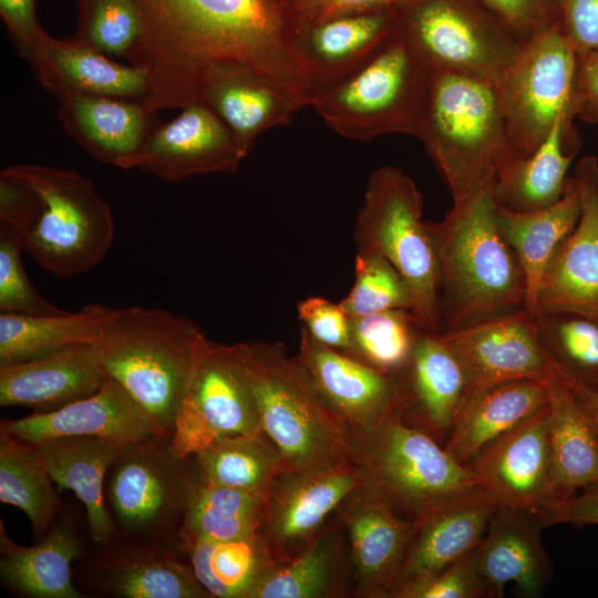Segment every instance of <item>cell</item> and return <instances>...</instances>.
Listing matches in <instances>:
<instances>
[{
    "label": "cell",
    "instance_id": "6da1fadb",
    "mask_svg": "<svg viewBox=\"0 0 598 598\" xmlns=\"http://www.w3.org/2000/svg\"><path fill=\"white\" fill-rule=\"evenodd\" d=\"M142 32L125 59L147 74L148 113L197 103L213 64L239 63L285 89L303 107L315 93L298 49L303 21L290 0H137Z\"/></svg>",
    "mask_w": 598,
    "mask_h": 598
},
{
    "label": "cell",
    "instance_id": "7a4b0ae2",
    "mask_svg": "<svg viewBox=\"0 0 598 598\" xmlns=\"http://www.w3.org/2000/svg\"><path fill=\"white\" fill-rule=\"evenodd\" d=\"M0 223L59 278L93 268L114 238L112 212L93 183L78 171L43 165L17 164L0 172Z\"/></svg>",
    "mask_w": 598,
    "mask_h": 598
},
{
    "label": "cell",
    "instance_id": "3957f363",
    "mask_svg": "<svg viewBox=\"0 0 598 598\" xmlns=\"http://www.w3.org/2000/svg\"><path fill=\"white\" fill-rule=\"evenodd\" d=\"M209 341L187 317L132 306L116 309L92 344L105 374L135 401L153 432L171 439Z\"/></svg>",
    "mask_w": 598,
    "mask_h": 598
},
{
    "label": "cell",
    "instance_id": "277c9868",
    "mask_svg": "<svg viewBox=\"0 0 598 598\" xmlns=\"http://www.w3.org/2000/svg\"><path fill=\"white\" fill-rule=\"evenodd\" d=\"M493 186L427 223L439 271V332L525 308L526 281L496 223Z\"/></svg>",
    "mask_w": 598,
    "mask_h": 598
},
{
    "label": "cell",
    "instance_id": "5b68a950",
    "mask_svg": "<svg viewBox=\"0 0 598 598\" xmlns=\"http://www.w3.org/2000/svg\"><path fill=\"white\" fill-rule=\"evenodd\" d=\"M416 137L440 171L452 206L493 186L515 158L495 82L451 71L432 70Z\"/></svg>",
    "mask_w": 598,
    "mask_h": 598
},
{
    "label": "cell",
    "instance_id": "8992f818",
    "mask_svg": "<svg viewBox=\"0 0 598 598\" xmlns=\"http://www.w3.org/2000/svg\"><path fill=\"white\" fill-rule=\"evenodd\" d=\"M260 427L287 470L319 471L350 461L349 430L281 342H240Z\"/></svg>",
    "mask_w": 598,
    "mask_h": 598
},
{
    "label": "cell",
    "instance_id": "52a82bcc",
    "mask_svg": "<svg viewBox=\"0 0 598 598\" xmlns=\"http://www.w3.org/2000/svg\"><path fill=\"white\" fill-rule=\"evenodd\" d=\"M432 69L398 34L342 76L318 86L311 105L337 134L354 141L417 135Z\"/></svg>",
    "mask_w": 598,
    "mask_h": 598
},
{
    "label": "cell",
    "instance_id": "ba28073f",
    "mask_svg": "<svg viewBox=\"0 0 598 598\" xmlns=\"http://www.w3.org/2000/svg\"><path fill=\"white\" fill-rule=\"evenodd\" d=\"M349 458L400 515L412 520H422L476 485L468 467L443 443L398 412L370 431H349Z\"/></svg>",
    "mask_w": 598,
    "mask_h": 598
},
{
    "label": "cell",
    "instance_id": "9c48e42d",
    "mask_svg": "<svg viewBox=\"0 0 598 598\" xmlns=\"http://www.w3.org/2000/svg\"><path fill=\"white\" fill-rule=\"evenodd\" d=\"M423 197L402 169L382 166L369 177L359 212L354 240L358 251L383 256L405 280L419 327L439 332L437 259Z\"/></svg>",
    "mask_w": 598,
    "mask_h": 598
},
{
    "label": "cell",
    "instance_id": "30bf717a",
    "mask_svg": "<svg viewBox=\"0 0 598 598\" xmlns=\"http://www.w3.org/2000/svg\"><path fill=\"white\" fill-rule=\"evenodd\" d=\"M197 481L192 456L175 455L169 437L152 434L126 444L105 481V501L118 536L176 547Z\"/></svg>",
    "mask_w": 598,
    "mask_h": 598
},
{
    "label": "cell",
    "instance_id": "8fae6325",
    "mask_svg": "<svg viewBox=\"0 0 598 598\" xmlns=\"http://www.w3.org/2000/svg\"><path fill=\"white\" fill-rule=\"evenodd\" d=\"M398 31L432 69L496 82L523 42L481 0H408Z\"/></svg>",
    "mask_w": 598,
    "mask_h": 598
},
{
    "label": "cell",
    "instance_id": "7c38bea8",
    "mask_svg": "<svg viewBox=\"0 0 598 598\" xmlns=\"http://www.w3.org/2000/svg\"><path fill=\"white\" fill-rule=\"evenodd\" d=\"M576 66V53L559 22L524 42L495 82L515 158L530 155L558 117L574 112Z\"/></svg>",
    "mask_w": 598,
    "mask_h": 598
},
{
    "label": "cell",
    "instance_id": "4fadbf2b",
    "mask_svg": "<svg viewBox=\"0 0 598 598\" xmlns=\"http://www.w3.org/2000/svg\"><path fill=\"white\" fill-rule=\"evenodd\" d=\"M260 430L239 343L209 341L178 411L172 451L190 457L218 440Z\"/></svg>",
    "mask_w": 598,
    "mask_h": 598
},
{
    "label": "cell",
    "instance_id": "5bb4252c",
    "mask_svg": "<svg viewBox=\"0 0 598 598\" xmlns=\"http://www.w3.org/2000/svg\"><path fill=\"white\" fill-rule=\"evenodd\" d=\"M440 334L464 369L467 394L511 380L561 378L525 308Z\"/></svg>",
    "mask_w": 598,
    "mask_h": 598
},
{
    "label": "cell",
    "instance_id": "9a60e30c",
    "mask_svg": "<svg viewBox=\"0 0 598 598\" xmlns=\"http://www.w3.org/2000/svg\"><path fill=\"white\" fill-rule=\"evenodd\" d=\"M365 480L352 461L319 471L286 470L267 493L258 532L279 559L288 558L327 525Z\"/></svg>",
    "mask_w": 598,
    "mask_h": 598
},
{
    "label": "cell",
    "instance_id": "2e32d148",
    "mask_svg": "<svg viewBox=\"0 0 598 598\" xmlns=\"http://www.w3.org/2000/svg\"><path fill=\"white\" fill-rule=\"evenodd\" d=\"M337 516L349 544L355 596L389 598L420 520L400 515L367 480Z\"/></svg>",
    "mask_w": 598,
    "mask_h": 598
},
{
    "label": "cell",
    "instance_id": "e0dca14e",
    "mask_svg": "<svg viewBox=\"0 0 598 598\" xmlns=\"http://www.w3.org/2000/svg\"><path fill=\"white\" fill-rule=\"evenodd\" d=\"M547 426L548 404L484 446L465 464L475 484L499 505L528 509L543 518L558 499L551 487Z\"/></svg>",
    "mask_w": 598,
    "mask_h": 598
},
{
    "label": "cell",
    "instance_id": "ac0fdd59",
    "mask_svg": "<svg viewBox=\"0 0 598 598\" xmlns=\"http://www.w3.org/2000/svg\"><path fill=\"white\" fill-rule=\"evenodd\" d=\"M573 176L580 216L544 272L533 318L551 312L598 318V158H580Z\"/></svg>",
    "mask_w": 598,
    "mask_h": 598
},
{
    "label": "cell",
    "instance_id": "d6986e66",
    "mask_svg": "<svg viewBox=\"0 0 598 598\" xmlns=\"http://www.w3.org/2000/svg\"><path fill=\"white\" fill-rule=\"evenodd\" d=\"M296 358L326 404L349 431H370L396 412V375L322 344L302 326Z\"/></svg>",
    "mask_w": 598,
    "mask_h": 598
},
{
    "label": "cell",
    "instance_id": "ffe728a7",
    "mask_svg": "<svg viewBox=\"0 0 598 598\" xmlns=\"http://www.w3.org/2000/svg\"><path fill=\"white\" fill-rule=\"evenodd\" d=\"M248 155L227 125L205 104L193 103L171 122L155 126L137 167L166 182L237 171Z\"/></svg>",
    "mask_w": 598,
    "mask_h": 598
},
{
    "label": "cell",
    "instance_id": "44dd1931",
    "mask_svg": "<svg viewBox=\"0 0 598 598\" xmlns=\"http://www.w3.org/2000/svg\"><path fill=\"white\" fill-rule=\"evenodd\" d=\"M396 412L445 442L468 392L464 369L440 332L421 329L411 357L396 374Z\"/></svg>",
    "mask_w": 598,
    "mask_h": 598
},
{
    "label": "cell",
    "instance_id": "7402d4cb",
    "mask_svg": "<svg viewBox=\"0 0 598 598\" xmlns=\"http://www.w3.org/2000/svg\"><path fill=\"white\" fill-rule=\"evenodd\" d=\"M0 430L33 445L81 436L130 444L155 434L135 401L107 375L92 395L54 411L2 420Z\"/></svg>",
    "mask_w": 598,
    "mask_h": 598
},
{
    "label": "cell",
    "instance_id": "603a6c76",
    "mask_svg": "<svg viewBox=\"0 0 598 598\" xmlns=\"http://www.w3.org/2000/svg\"><path fill=\"white\" fill-rule=\"evenodd\" d=\"M197 103L209 107L249 153L264 132L288 124L303 106L275 81L239 63L208 68Z\"/></svg>",
    "mask_w": 598,
    "mask_h": 598
},
{
    "label": "cell",
    "instance_id": "cb8c5ba5",
    "mask_svg": "<svg viewBox=\"0 0 598 598\" xmlns=\"http://www.w3.org/2000/svg\"><path fill=\"white\" fill-rule=\"evenodd\" d=\"M498 506L492 495L474 485L420 520L389 598L476 548Z\"/></svg>",
    "mask_w": 598,
    "mask_h": 598
},
{
    "label": "cell",
    "instance_id": "d4e9b609",
    "mask_svg": "<svg viewBox=\"0 0 598 598\" xmlns=\"http://www.w3.org/2000/svg\"><path fill=\"white\" fill-rule=\"evenodd\" d=\"M543 518L535 512L499 505L476 547V561L493 597L513 582L525 597H538L551 565L542 543Z\"/></svg>",
    "mask_w": 598,
    "mask_h": 598
},
{
    "label": "cell",
    "instance_id": "484cf974",
    "mask_svg": "<svg viewBox=\"0 0 598 598\" xmlns=\"http://www.w3.org/2000/svg\"><path fill=\"white\" fill-rule=\"evenodd\" d=\"M64 131L91 156L109 165L137 167L155 114L137 101L74 94L59 100Z\"/></svg>",
    "mask_w": 598,
    "mask_h": 598
},
{
    "label": "cell",
    "instance_id": "4316f807",
    "mask_svg": "<svg viewBox=\"0 0 598 598\" xmlns=\"http://www.w3.org/2000/svg\"><path fill=\"white\" fill-rule=\"evenodd\" d=\"M106 374L93 344L83 343L33 361L0 368V406L50 412L87 398Z\"/></svg>",
    "mask_w": 598,
    "mask_h": 598
},
{
    "label": "cell",
    "instance_id": "83f0119b",
    "mask_svg": "<svg viewBox=\"0 0 598 598\" xmlns=\"http://www.w3.org/2000/svg\"><path fill=\"white\" fill-rule=\"evenodd\" d=\"M91 565L89 578L103 594L120 598H209L176 547L133 542Z\"/></svg>",
    "mask_w": 598,
    "mask_h": 598
},
{
    "label": "cell",
    "instance_id": "f1b7e54d",
    "mask_svg": "<svg viewBox=\"0 0 598 598\" xmlns=\"http://www.w3.org/2000/svg\"><path fill=\"white\" fill-rule=\"evenodd\" d=\"M125 445L93 436L64 437L35 445L54 484L72 491L84 505L91 538L102 546L120 538L106 505L105 481Z\"/></svg>",
    "mask_w": 598,
    "mask_h": 598
},
{
    "label": "cell",
    "instance_id": "f546056e",
    "mask_svg": "<svg viewBox=\"0 0 598 598\" xmlns=\"http://www.w3.org/2000/svg\"><path fill=\"white\" fill-rule=\"evenodd\" d=\"M30 64L39 82L58 101L74 94H92L143 103L148 92L143 69L118 64L73 39L62 41L48 35Z\"/></svg>",
    "mask_w": 598,
    "mask_h": 598
},
{
    "label": "cell",
    "instance_id": "4dcf8cb0",
    "mask_svg": "<svg viewBox=\"0 0 598 598\" xmlns=\"http://www.w3.org/2000/svg\"><path fill=\"white\" fill-rule=\"evenodd\" d=\"M548 382L517 379L467 394L445 442V450L466 464L488 443L529 419L549 401Z\"/></svg>",
    "mask_w": 598,
    "mask_h": 598
},
{
    "label": "cell",
    "instance_id": "1f68e13d",
    "mask_svg": "<svg viewBox=\"0 0 598 598\" xmlns=\"http://www.w3.org/2000/svg\"><path fill=\"white\" fill-rule=\"evenodd\" d=\"M575 114L560 115L542 144L528 156L514 158L497 174L492 193L501 208L528 213L563 197L567 171L576 156Z\"/></svg>",
    "mask_w": 598,
    "mask_h": 598
},
{
    "label": "cell",
    "instance_id": "d6a6232c",
    "mask_svg": "<svg viewBox=\"0 0 598 598\" xmlns=\"http://www.w3.org/2000/svg\"><path fill=\"white\" fill-rule=\"evenodd\" d=\"M394 10L333 17L303 24L298 49L315 90L355 68L398 34Z\"/></svg>",
    "mask_w": 598,
    "mask_h": 598
},
{
    "label": "cell",
    "instance_id": "836d02e7",
    "mask_svg": "<svg viewBox=\"0 0 598 598\" xmlns=\"http://www.w3.org/2000/svg\"><path fill=\"white\" fill-rule=\"evenodd\" d=\"M548 446L555 496L570 497L598 484V434L563 378L548 382Z\"/></svg>",
    "mask_w": 598,
    "mask_h": 598
},
{
    "label": "cell",
    "instance_id": "e575fe53",
    "mask_svg": "<svg viewBox=\"0 0 598 598\" xmlns=\"http://www.w3.org/2000/svg\"><path fill=\"white\" fill-rule=\"evenodd\" d=\"M81 543L66 523L54 525L33 546H20L0 523L1 584L29 598H83L72 582L71 565Z\"/></svg>",
    "mask_w": 598,
    "mask_h": 598
},
{
    "label": "cell",
    "instance_id": "d590c367",
    "mask_svg": "<svg viewBox=\"0 0 598 598\" xmlns=\"http://www.w3.org/2000/svg\"><path fill=\"white\" fill-rule=\"evenodd\" d=\"M580 216V195L574 176H568L563 197L534 212L515 213L497 206L496 223L513 249L526 281L525 309L533 317L544 272Z\"/></svg>",
    "mask_w": 598,
    "mask_h": 598
},
{
    "label": "cell",
    "instance_id": "8d00e7d4",
    "mask_svg": "<svg viewBox=\"0 0 598 598\" xmlns=\"http://www.w3.org/2000/svg\"><path fill=\"white\" fill-rule=\"evenodd\" d=\"M115 308L91 303L60 315L0 312V368L41 359L76 344L94 343Z\"/></svg>",
    "mask_w": 598,
    "mask_h": 598
},
{
    "label": "cell",
    "instance_id": "74e56055",
    "mask_svg": "<svg viewBox=\"0 0 598 598\" xmlns=\"http://www.w3.org/2000/svg\"><path fill=\"white\" fill-rule=\"evenodd\" d=\"M344 530L338 516L288 558L278 559L249 598H333L344 594Z\"/></svg>",
    "mask_w": 598,
    "mask_h": 598
},
{
    "label": "cell",
    "instance_id": "f35d334b",
    "mask_svg": "<svg viewBox=\"0 0 598 598\" xmlns=\"http://www.w3.org/2000/svg\"><path fill=\"white\" fill-rule=\"evenodd\" d=\"M176 548L214 598H249L279 559L259 532L226 542H183Z\"/></svg>",
    "mask_w": 598,
    "mask_h": 598
},
{
    "label": "cell",
    "instance_id": "ab89813d",
    "mask_svg": "<svg viewBox=\"0 0 598 598\" xmlns=\"http://www.w3.org/2000/svg\"><path fill=\"white\" fill-rule=\"evenodd\" d=\"M192 458L199 481L262 495L287 470L262 430L218 440Z\"/></svg>",
    "mask_w": 598,
    "mask_h": 598
},
{
    "label": "cell",
    "instance_id": "60d3db41",
    "mask_svg": "<svg viewBox=\"0 0 598 598\" xmlns=\"http://www.w3.org/2000/svg\"><path fill=\"white\" fill-rule=\"evenodd\" d=\"M266 496L198 480L176 545L183 542H226L258 532Z\"/></svg>",
    "mask_w": 598,
    "mask_h": 598
},
{
    "label": "cell",
    "instance_id": "b9f144b4",
    "mask_svg": "<svg viewBox=\"0 0 598 598\" xmlns=\"http://www.w3.org/2000/svg\"><path fill=\"white\" fill-rule=\"evenodd\" d=\"M53 483L37 446L0 430V501L20 508L39 537L60 507Z\"/></svg>",
    "mask_w": 598,
    "mask_h": 598
},
{
    "label": "cell",
    "instance_id": "7bdbcfd3",
    "mask_svg": "<svg viewBox=\"0 0 598 598\" xmlns=\"http://www.w3.org/2000/svg\"><path fill=\"white\" fill-rule=\"evenodd\" d=\"M539 340L569 385H598V318L576 312L535 317Z\"/></svg>",
    "mask_w": 598,
    "mask_h": 598
},
{
    "label": "cell",
    "instance_id": "ee69618b",
    "mask_svg": "<svg viewBox=\"0 0 598 598\" xmlns=\"http://www.w3.org/2000/svg\"><path fill=\"white\" fill-rule=\"evenodd\" d=\"M411 310L392 309L350 318L348 354L396 375L408 363L420 332Z\"/></svg>",
    "mask_w": 598,
    "mask_h": 598
},
{
    "label": "cell",
    "instance_id": "f6af8a7d",
    "mask_svg": "<svg viewBox=\"0 0 598 598\" xmlns=\"http://www.w3.org/2000/svg\"><path fill=\"white\" fill-rule=\"evenodd\" d=\"M73 40L101 53L125 58L142 32L137 0H78Z\"/></svg>",
    "mask_w": 598,
    "mask_h": 598
},
{
    "label": "cell",
    "instance_id": "bcb514c9",
    "mask_svg": "<svg viewBox=\"0 0 598 598\" xmlns=\"http://www.w3.org/2000/svg\"><path fill=\"white\" fill-rule=\"evenodd\" d=\"M339 303L350 318L413 308L403 277L383 256L367 251L357 252L354 283Z\"/></svg>",
    "mask_w": 598,
    "mask_h": 598
},
{
    "label": "cell",
    "instance_id": "7dc6e473",
    "mask_svg": "<svg viewBox=\"0 0 598 598\" xmlns=\"http://www.w3.org/2000/svg\"><path fill=\"white\" fill-rule=\"evenodd\" d=\"M24 249L19 235L0 223V311L23 315H60V309L44 298L30 281L23 262Z\"/></svg>",
    "mask_w": 598,
    "mask_h": 598
},
{
    "label": "cell",
    "instance_id": "c3c4849f",
    "mask_svg": "<svg viewBox=\"0 0 598 598\" xmlns=\"http://www.w3.org/2000/svg\"><path fill=\"white\" fill-rule=\"evenodd\" d=\"M493 597L482 577L476 548L451 563L436 574L408 584L391 598H485Z\"/></svg>",
    "mask_w": 598,
    "mask_h": 598
},
{
    "label": "cell",
    "instance_id": "681fc988",
    "mask_svg": "<svg viewBox=\"0 0 598 598\" xmlns=\"http://www.w3.org/2000/svg\"><path fill=\"white\" fill-rule=\"evenodd\" d=\"M302 327L319 342L347 353L350 349V317L327 298L312 296L297 305Z\"/></svg>",
    "mask_w": 598,
    "mask_h": 598
},
{
    "label": "cell",
    "instance_id": "f907efd6",
    "mask_svg": "<svg viewBox=\"0 0 598 598\" xmlns=\"http://www.w3.org/2000/svg\"><path fill=\"white\" fill-rule=\"evenodd\" d=\"M524 43L560 22L558 0H481Z\"/></svg>",
    "mask_w": 598,
    "mask_h": 598
},
{
    "label": "cell",
    "instance_id": "816d5d0a",
    "mask_svg": "<svg viewBox=\"0 0 598 598\" xmlns=\"http://www.w3.org/2000/svg\"><path fill=\"white\" fill-rule=\"evenodd\" d=\"M0 14L20 54L32 63L49 35L37 20L34 0H0Z\"/></svg>",
    "mask_w": 598,
    "mask_h": 598
},
{
    "label": "cell",
    "instance_id": "f5cc1de1",
    "mask_svg": "<svg viewBox=\"0 0 598 598\" xmlns=\"http://www.w3.org/2000/svg\"><path fill=\"white\" fill-rule=\"evenodd\" d=\"M560 25L576 56L598 51V0H558Z\"/></svg>",
    "mask_w": 598,
    "mask_h": 598
},
{
    "label": "cell",
    "instance_id": "db71d44e",
    "mask_svg": "<svg viewBox=\"0 0 598 598\" xmlns=\"http://www.w3.org/2000/svg\"><path fill=\"white\" fill-rule=\"evenodd\" d=\"M545 525L567 523L577 527L598 525V484L577 494L554 501L546 509Z\"/></svg>",
    "mask_w": 598,
    "mask_h": 598
},
{
    "label": "cell",
    "instance_id": "11a10c76",
    "mask_svg": "<svg viewBox=\"0 0 598 598\" xmlns=\"http://www.w3.org/2000/svg\"><path fill=\"white\" fill-rule=\"evenodd\" d=\"M573 109L576 117L598 124V51L577 58Z\"/></svg>",
    "mask_w": 598,
    "mask_h": 598
},
{
    "label": "cell",
    "instance_id": "9f6ffc18",
    "mask_svg": "<svg viewBox=\"0 0 598 598\" xmlns=\"http://www.w3.org/2000/svg\"><path fill=\"white\" fill-rule=\"evenodd\" d=\"M408 0H330L315 21L333 17L394 10Z\"/></svg>",
    "mask_w": 598,
    "mask_h": 598
},
{
    "label": "cell",
    "instance_id": "6f0895ef",
    "mask_svg": "<svg viewBox=\"0 0 598 598\" xmlns=\"http://www.w3.org/2000/svg\"><path fill=\"white\" fill-rule=\"evenodd\" d=\"M569 386L588 413L598 434V385L574 384Z\"/></svg>",
    "mask_w": 598,
    "mask_h": 598
},
{
    "label": "cell",
    "instance_id": "680465c9",
    "mask_svg": "<svg viewBox=\"0 0 598 598\" xmlns=\"http://www.w3.org/2000/svg\"><path fill=\"white\" fill-rule=\"evenodd\" d=\"M329 1L330 0H290L300 14L303 24L315 21Z\"/></svg>",
    "mask_w": 598,
    "mask_h": 598
}]
</instances>
